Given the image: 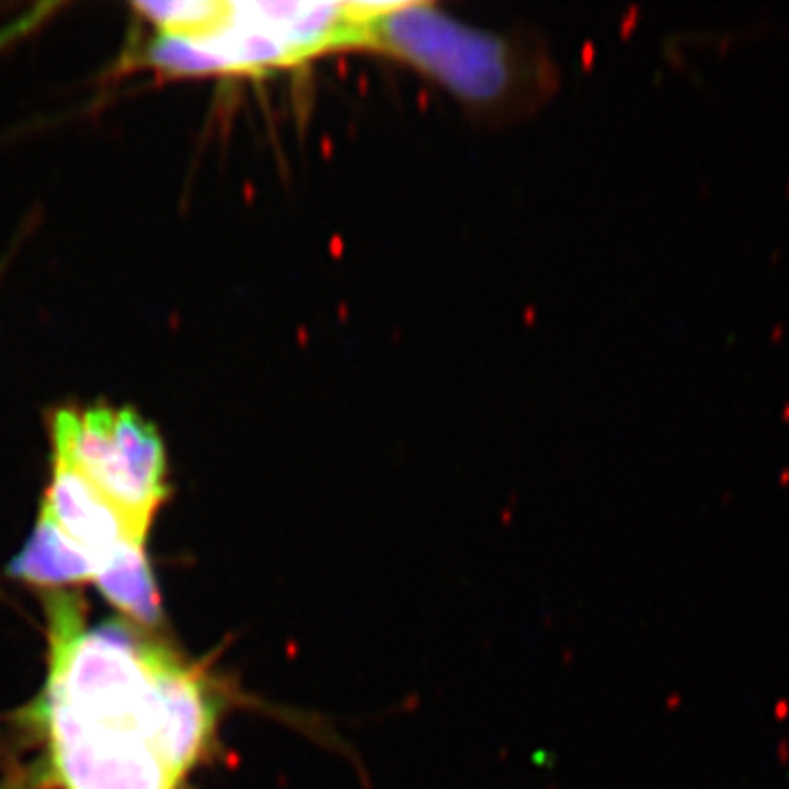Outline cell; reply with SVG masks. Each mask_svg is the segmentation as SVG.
<instances>
[{
    "instance_id": "obj_8",
    "label": "cell",
    "mask_w": 789,
    "mask_h": 789,
    "mask_svg": "<svg viewBox=\"0 0 789 789\" xmlns=\"http://www.w3.org/2000/svg\"><path fill=\"white\" fill-rule=\"evenodd\" d=\"M132 7L156 25L160 33L173 36H196L211 29L226 12V3L221 0H176V3H134Z\"/></svg>"
},
{
    "instance_id": "obj_6",
    "label": "cell",
    "mask_w": 789,
    "mask_h": 789,
    "mask_svg": "<svg viewBox=\"0 0 789 789\" xmlns=\"http://www.w3.org/2000/svg\"><path fill=\"white\" fill-rule=\"evenodd\" d=\"M9 577L53 588L68 584H86L97 577V560L68 535L44 511H40L36 528L22 551L9 561Z\"/></svg>"
},
{
    "instance_id": "obj_2",
    "label": "cell",
    "mask_w": 789,
    "mask_h": 789,
    "mask_svg": "<svg viewBox=\"0 0 789 789\" xmlns=\"http://www.w3.org/2000/svg\"><path fill=\"white\" fill-rule=\"evenodd\" d=\"M53 458L75 467L148 535L169 498L167 452L154 423L134 408H60L51 417Z\"/></svg>"
},
{
    "instance_id": "obj_3",
    "label": "cell",
    "mask_w": 789,
    "mask_h": 789,
    "mask_svg": "<svg viewBox=\"0 0 789 789\" xmlns=\"http://www.w3.org/2000/svg\"><path fill=\"white\" fill-rule=\"evenodd\" d=\"M51 763L66 789H176L143 735L44 702Z\"/></svg>"
},
{
    "instance_id": "obj_7",
    "label": "cell",
    "mask_w": 789,
    "mask_h": 789,
    "mask_svg": "<svg viewBox=\"0 0 789 789\" xmlns=\"http://www.w3.org/2000/svg\"><path fill=\"white\" fill-rule=\"evenodd\" d=\"M94 584L112 606L139 625L154 627L163 618L160 594L143 542L125 540L101 557Z\"/></svg>"
},
{
    "instance_id": "obj_1",
    "label": "cell",
    "mask_w": 789,
    "mask_h": 789,
    "mask_svg": "<svg viewBox=\"0 0 789 789\" xmlns=\"http://www.w3.org/2000/svg\"><path fill=\"white\" fill-rule=\"evenodd\" d=\"M358 49L422 70L463 101H503L518 82L507 40L463 25L430 3H365Z\"/></svg>"
},
{
    "instance_id": "obj_4",
    "label": "cell",
    "mask_w": 789,
    "mask_h": 789,
    "mask_svg": "<svg viewBox=\"0 0 789 789\" xmlns=\"http://www.w3.org/2000/svg\"><path fill=\"white\" fill-rule=\"evenodd\" d=\"M217 699L191 667L156 647L148 699V739L173 781H181L209 750Z\"/></svg>"
},
{
    "instance_id": "obj_5",
    "label": "cell",
    "mask_w": 789,
    "mask_h": 789,
    "mask_svg": "<svg viewBox=\"0 0 789 789\" xmlns=\"http://www.w3.org/2000/svg\"><path fill=\"white\" fill-rule=\"evenodd\" d=\"M42 511L86 552L97 560L106 557L121 542L145 537L132 527L125 513L75 467L53 458V476Z\"/></svg>"
}]
</instances>
